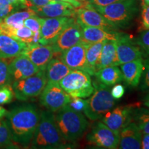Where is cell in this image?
I'll use <instances>...</instances> for the list:
<instances>
[{
  "label": "cell",
  "instance_id": "ab89813d",
  "mask_svg": "<svg viewBox=\"0 0 149 149\" xmlns=\"http://www.w3.org/2000/svg\"><path fill=\"white\" fill-rule=\"evenodd\" d=\"M120 1H122V0H90L89 3L93 6L103 7Z\"/></svg>",
  "mask_w": 149,
  "mask_h": 149
},
{
  "label": "cell",
  "instance_id": "484cf974",
  "mask_svg": "<svg viewBox=\"0 0 149 149\" xmlns=\"http://www.w3.org/2000/svg\"><path fill=\"white\" fill-rule=\"evenodd\" d=\"M106 40L102 42L93 43L87 45L86 53V72L90 75H95L97 72L96 68L100 59L101 52Z\"/></svg>",
  "mask_w": 149,
  "mask_h": 149
},
{
  "label": "cell",
  "instance_id": "ba28073f",
  "mask_svg": "<svg viewBox=\"0 0 149 149\" xmlns=\"http://www.w3.org/2000/svg\"><path fill=\"white\" fill-rule=\"evenodd\" d=\"M71 97L59 86V83L47 81L40 94V103L48 111L57 112L70 103Z\"/></svg>",
  "mask_w": 149,
  "mask_h": 149
},
{
  "label": "cell",
  "instance_id": "8fae6325",
  "mask_svg": "<svg viewBox=\"0 0 149 149\" xmlns=\"http://www.w3.org/2000/svg\"><path fill=\"white\" fill-rule=\"evenodd\" d=\"M135 107V104H128L112 109L102 117V122L112 130L120 134L121 130L133 121Z\"/></svg>",
  "mask_w": 149,
  "mask_h": 149
},
{
  "label": "cell",
  "instance_id": "83f0119b",
  "mask_svg": "<svg viewBox=\"0 0 149 149\" xmlns=\"http://www.w3.org/2000/svg\"><path fill=\"white\" fill-rule=\"evenodd\" d=\"M0 33H5L10 35V37H13L19 41L25 43V44H32L33 38L34 33L31 31L25 26L19 29H14V28L3 26V29Z\"/></svg>",
  "mask_w": 149,
  "mask_h": 149
},
{
  "label": "cell",
  "instance_id": "30bf717a",
  "mask_svg": "<svg viewBox=\"0 0 149 149\" xmlns=\"http://www.w3.org/2000/svg\"><path fill=\"white\" fill-rule=\"evenodd\" d=\"M74 19L72 17L42 18L39 43L45 45L53 44L63 30Z\"/></svg>",
  "mask_w": 149,
  "mask_h": 149
},
{
  "label": "cell",
  "instance_id": "6da1fadb",
  "mask_svg": "<svg viewBox=\"0 0 149 149\" xmlns=\"http://www.w3.org/2000/svg\"><path fill=\"white\" fill-rule=\"evenodd\" d=\"M41 113L32 104L20 106L8 111L6 115L14 142L28 146L40 120Z\"/></svg>",
  "mask_w": 149,
  "mask_h": 149
},
{
  "label": "cell",
  "instance_id": "1f68e13d",
  "mask_svg": "<svg viewBox=\"0 0 149 149\" xmlns=\"http://www.w3.org/2000/svg\"><path fill=\"white\" fill-rule=\"evenodd\" d=\"M14 96V92L10 85L0 88V105L9 104L13 100Z\"/></svg>",
  "mask_w": 149,
  "mask_h": 149
},
{
  "label": "cell",
  "instance_id": "277c9868",
  "mask_svg": "<svg viewBox=\"0 0 149 149\" xmlns=\"http://www.w3.org/2000/svg\"><path fill=\"white\" fill-rule=\"evenodd\" d=\"M93 7L117 29L128 26L139 11L135 0H122L106 6Z\"/></svg>",
  "mask_w": 149,
  "mask_h": 149
},
{
  "label": "cell",
  "instance_id": "52a82bcc",
  "mask_svg": "<svg viewBox=\"0 0 149 149\" xmlns=\"http://www.w3.org/2000/svg\"><path fill=\"white\" fill-rule=\"evenodd\" d=\"M45 70H40L32 76L12 82V88L15 97L21 101L40 95L47 84Z\"/></svg>",
  "mask_w": 149,
  "mask_h": 149
},
{
  "label": "cell",
  "instance_id": "f6af8a7d",
  "mask_svg": "<svg viewBox=\"0 0 149 149\" xmlns=\"http://www.w3.org/2000/svg\"><path fill=\"white\" fill-rule=\"evenodd\" d=\"M7 113H8V111H6L3 107H0V118H2L3 117L6 116Z\"/></svg>",
  "mask_w": 149,
  "mask_h": 149
},
{
  "label": "cell",
  "instance_id": "3957f363",
  "mask_svg": "<svg viewBox=\"0 0 149 149\" xmlns=\"http://www.w3.org/2000/svg\"><path fill=\"white\" fill-rule=\"evenodd\" d=\"M55 119L57 128L66 141L73 142L82 137L88 125L84 115L72 109L68 104L57 111Z\"/></svg>",
  "mask_w": 149,
  "mask_h": 149
},
{
  "label": "cell",
  "instance_id": "ffe728a7",
  "mask_svg": "<svg viewBox=\"0 0 149 149\" xmlns=\"http://www.w3.org/2000/svg\"><path fill=\"white\" fill-rule=\"evenodd\" d=\"M120 70L125 82L131 87H137L140 83L144 70V61L142 58L135 59L120 65Z\"/></svg>",
  "mask_w": 149,
  "mask_h": 149
},
{
  "label": "cell",
  "instance_id": "836d02e7",
  "mask_svg": "<svg viewBox=\"0 0 149 149\" xmlns=\"http://www.w3.org/2000/svg\"><path fill=\"white\" fill-rule=\"evenodd\" d=\"M42 19L37 15L31 16L24 20V24L26 27L32 31L33 33L40 31L42 27Z\"/></svg>",
  "mask_w": 149,
  "mask_h": 149
},
{
  "label": "cell",
  "instance_id": "f907efd6",
  "mask_svg": "<svg viewBox=\"0 0 149 149\" xmlns=\"http://www.w3.org/2000/svg\"><path fill=\"white\" fill-rule=\"evenodd\" d=\"M149 100V93H148V94L146 95V97H145V98H144V100Z\"/></svg>",
  "mask_w": 149,
  "mask_h": 149
},
{
  "label": "cell",
  "instance_id": "9a60e30c",
  "mask_svg": "<svg viewBox=\"0 0 149 149\" xmlns=\"http://www.w3.org/2000/svg\"><path fill=\"white\" fill-rule=\"evenodd\" d=\"M22 55L27 57L40 70H45L55 54L51 44L32 43L27 44Z\"/></svg>",
  "mask_w": 149,
  "mask_h": 149
},
{
  "label": "cell",
  "instance_id": "4fadbf2b",
  "mask_svg": "<svg viewBox=\"0 0 149 149\" xmlns=\"http://www.w3.org/2000/svg\"><path fill=\"white\" fill-rule=\"evenodd\" d=\"M81 29L76 19L68 24L60 35L57 37L55 42L51 44L54 54L61 55L65 51L75 45L81 41Z\"/></svg>",
  "mask_w": 149,
  "mask_h": 149
},
{
  "label": "cell",
  "instance_id": "b9f144b4",
  "mask_svg": "<svg viewBox=\"0 0 149 149\" xmlns=\"http://www.w3.org/2000/svg\"><path fill=\"white\" fill-rule=\"evenodd\" d=\"M141 148L149 149V134H144L142 135Z\"/></svg>",
  "mask_w": 149,
  "mask_h": 149
},
{
  "label": "cell",
  "instance_id": "f35d334b",
  "mask_svg": "<svg viewBox=\"0 0 149 149\" xmlns=\"http://www.w3.org/2000/svg\"><path fill=\"white\" fill-rule=\"evenodd\" d=\"M124 92H125V89H124V86L122 84H116L111 89V94L115 100H120L124 96Z\"/></svg>",
  "mask_w": 149,
  "mask_h": 149
},
{
  "label": "cell",
  "instance_id": "44dd1931",
  "mask_svg": "<svg viewBox=\"0 0 149 149\" xmlns=\"http://www.w3.org/2000/svg\"><path fill=\"white\" fill-rule=\"evenodd\" d=\"M27 44L0 33V58H14L22 55Z\"/></svg>",
  "mask_w": 149,
  "mask_h": 149
},
{
  "label": "cell",
  "instance_id": "bcb514c9",
  "mask_svg": "<svg viewBox=\"0 0 149 149\" xmlns=\"http://www.w3.org/2000/svg\"><path fill=\"white\" fill-rule=\"evenodd\" d=\"M0 3H3V4H12L13 3V4H15L10 0H0Z\"/></svg>",
  "mask_w": 149,
  "mask_h": 149
},
{
  "label": "cell",
  "instance_id": "7a4b0ae2",
  "mask_svg": "<svg viewBox=\"0 0 149 149\" xmlns=\"http://www.w3.org/2000/svg\"><path fill=\"white\" fill-rule=\"evenodd\" d=\"M66 141L61 136L55 122V115L50 111H42L31 146L33 148H59L65 146Z\"/></svg>",
  "mask_w": 149,
  "mask_h": 149
},
{
  "label": "cell",
  "instance_id": "9c48e42d",
  "mask_svg": "<svg viewBox=\"0 0 149 149\" xmlns=\"http://www.w3.org/2000/svg\"><path fill=\"white\" fill-rule=\"evenodd\" d=\"M91 145L107 149L118 148L120 134L115 133L103 122H97L86 137Z\"/></svg>",
  "mask_w": 149,
  "mask_h": 149
},
{
  "label": "cell",
  "instance_id": "681fc988",
  "mask_svg": "<svg viewBox=\"0 0 149 149\" xmlns=\"http://www.w3.org/2000/svg\"><path fill=\"white\" fill-rule=\"evenodd\" d=\"M143 4L144 5L149 4V0H143Z\"/></svg>",
  "mask_w": 149,
  "mask_h": 149
},
{
  "label": "cell",
  "instance_id": "e575fe53",
  "mask_svg": "<svg viewBox=\"0 0 149 149\" xmlns=\"http://www.w3.org/2000/svg\"><path fill=\"white\" fill-rule=\"evenodd\" d=\"M139 85L143 92L149 91V59L144 61V70Z\"/></svg>",
  "mask_w": 149,
  "mask_h": 149
},
{
  "label": "cell",
  "instance_id": "7402d4cb",
  "mask_svg": "<svg viewBox=\"0 0 149 149\" xmlns=\"http://www.w3.org/2000/svg\"><path fill=\"white\" fill-rule=\"evenodd\" d=\"M79 25L81 29V41L87 44L102 42L106 40L117 39L119 33L116 31H107L97 27L87 26L81 24H79Z\"/></svg>",
  "mask_w": 149,
  "mask_h": 149
},
{
  "label": "cell",
  "instance_id": "d6986e66",
  "mask_svg": "<svg viewBox=\"0 0 149 149\" xmlns=\"http://www.w3.org/2000/svg\"><path fill=\"white\" fill-rule=\"evenodd\" d=\"M119 148L122 149L141 148L142 133L135 122H131L121 130Z\"/></svg>",
  "mask_w": 149,
  "mask_h": 149
},
{
  "label": "cell",
  "instance_id": "e0dca14e",
  "mask_svg": "<svg viewBox=\"0 0 149 149\" xmlns=\"http://www.w3.org/2000/svg\"><path fill=\"white\" fill-rule=\"evenodd\" d=\"M37 67L24 55L14 57L10 64L11 81L23 79L40 71Z\"/></svg>",
  "mask_w": 149,
  "mask_h": 149
},
{
  "label": "cell",
  "instance_id": "d6a6232c",
  "mask_svg": "<svg viewBox=\"0 0 149 149\" xmlns=\"http://www.w3.org/2000/svg\"><path fill=\"white\" fill-rule=\"evenodd\" d=\"M136 44L141 48L143 52H145L149 55V30L141 31L140 34L135 40Z\"/></svg>",
  "mask_w": 149,
  "mask_h": 149
},
{
  "label": "cell",
  "instance_id": "ac0fdd59",
  "mask_svg": "<svg viewBox=\"0 0 149 149\" xmlns=\"http://www.w3.org/2000/svg\"><path fill=\"white\" fill-rule=\"evenodd\" d=\"M35 11L37 15L42 17H72L76 15V9L70 3L64 1H55L53 3L41 7H31Z\"/></svg>",
  "mask_w": 149,
  "mask_h": 149
},
{
  "label": "cell",
  "instance_id": "7bdbcfd3",
  "mask_svg": "<svg viewBox=\"0 0 149 149\" xmlns=\"http://www.w3.org/2000/svg\"><path fill=\"white\" fill-rule=\"evenodd\" d=\"M55 1H64V2H66L71 4L72 6H74L75 8H79V7L82 6L83 3L80 1H77V0H55Z\"/></svg>",
  "mask_w": 149,
  "mask_h": 149
},
{
  "label": "cell",
  "instance_id": "5b68a950",
  "mask_svg": "<svg viewBox=\"0 0 149 149\" xmlns=\"http://www.w3.org/2000/svg\"><path fill=\"white\" fill-rule=\"evenodd\" d=\"M93 85L94 91L91 97L86 100L84 113L91 120H97L113 109L115 99L111 95L109 86L104 85L97 80L93 81Z\"/></svg>",
  "mask_w": 149,
  "mask_h": 149
},
{
  "label": "cell",
  "instance_id": "7dc6e473",
  "mask_svg": "<svg viewBox=\"0 0 149 149\" xmlns=\"http://www.w3.org/2000/svg\"><path fill=\"white\" fill-rule=\"evenodd\" d=\"M144 104L145 107L148 108V109H149V100H145Z\"/></svg>",
  "mask_w": 149,
  "mask_h": 149
},
{
  "label": "cell",
  "instance_id": "5bb4252c",
  "mask_svg": "<svg viewBox=\"0 0 149 149\" xmlns=\"http://www.w3.org/2000/svg\"><path fill=\"white\" fill-rule=\"evenodd\" d=\"M82 6L76 9L75 16L77 17L76 19L78 23L87 26L100 28L107 31H116V28L111 25L102 15L93 8L90 3Z\"/></svg>",
  "mask_w": 149,
  "mask_h": 149
},
{
  "label": "cell",
  "instance_id": "f1b7e54d",
  "mask_svg": "<svg viewBox=\"0 0 149 149\" xmlns=\"http://www.w3.org/2000/svg\"><path fill=\"white\" fill-rule=\"evenodd\" d=\"M133 120L138 126L143 134H149V110L135 107L133 111Z\"/></svg>",
  "mask_w": 149,
  "mask_h": 149
},
{
  "label": "cell",
  "instance_id": "cb8c5ba5",
  "mask_svg": "<svg viewBox=\"0 0 149 149\" xmlns=\"http://www.w3.org/2000/svg\"><path fill=\"white\" fill-rule=\"evenodd\" d=\"M71 70L60 58H53L46 66L45 72L48 81L59 83Z\"/></svg>",
  "mask_w": 149,
  "mask_h": 149
},
{
  "label": "cell",
  "instance_id": "ee69618b",
  "mask_svg": "<svg viewBox=\"0 0 149 149\" xmlns=\"http://www.w3.org/2000/svg\"><path fill=\"white\" fill-rule=\"evenodd\" d=\"M15 4L22 7H28L29 8V3L28 2V0H10Z\"/></svg>",
  "mask_w": 149,
  "mask_h": 149
},
{
  "label": "cell",
  "instance_id": "816d5d0a",
  "mask_svg": "<svg viewBox=\"0 0 149 149\" xmlns=\"http://www.w3.org/2000/svg\"><path fill=\"white\" fill-rule=\"evenodd\" d=\"M77 1H84V0H77Z\"/></svg>",
  "mask_w": 149,
  "mask_h": 149
},
{
  "label": "cell",
  "instance_id": "c3c4849f",
  "mask_svg": "<svg viewBox=\"0 0 149 149\" xmlns=\"http://www.w3.org/2000/svg\"><path fill=\"white\" fill-rule=\"evenodd\" d=\"M3 19H0V32H1V30L3 29Z\"/></svg>",
  "mask_w": 149,
  "mask_h": 149
},
{
  "label": "cell",
  "instance_id": "d4e9b609",
  "mask_svg": "<svg viewBox=\"0 0 149 149\" xmlns=\"http://www.w3.org/2000/svg\"><path fill=\"white\" fill-rule=\"evenodd\" d=\"M96 80L107 86H113L124 79L122 72L117 66L104 67L95 74Z\"/></svg>",
  "mask_w": 149,
  "mask_h": 149
},
{
  "label": "cell",
  "instance_id": "d590c367",
  "mask_svg": "<svg viewBox=\"0 0 149 149\" xmlns=\"http://www.w3.org/2000/svg\"><path fill=\"white\" fill-rule=\"evenodd\" d=\"M149 30V4H143L142 11L141 15V23L139 31Z\"/></svg>",
  "mask_w": 149,
  "mask_h": 149
},
{
  "label": "cell",
  "instance_id": "603a6c76",
  "mask_svg": "<svg viewBox=\"0 0 149 149\" xmlns=\"http://www.w3.org/2000/svg\"><path fill=\"white\" fill-rule=\"evenodd\" d=\"M118 65L116 53V39L106 40L97 65V71L104 67Z\"/></svg>",
  "mask_w": 149,
  "mask_h": 149
},
{
  "label": "cell",
  "instance_id": "f546056e",
  "mask_svg": "<svg viewBox=\"0 0 149 149\" xmlns=\"http://www.w3.org/2000/svg\"><path fill=\"white\" fill-rule=\"evenodd\" d=\"M6 120L0 118V148H16Z\"/></svg>",
  "mask_w": 149,
  "mask_h": 149
},
{
  "label": "cell",
  "instance_id": "8992f818",
  "mask_svg": "<svg viewBox=\"0 0 149 149\" xmlns=\"http://www.w3.org/2000/svg\"><path fill=\"white\" fill-rule=\"evenodd\" d=\"M59 84L71 98H87L94 91L91 75L81 70H72L59 81Z\"/></svg>",
  "mask_w": 149,
  "mask_h": 149
},
{
  "label": "cell",
  "instance_id": "4316f807",
  "mask_svg": "<svg viewBox=\"0 0 149 149\" xmlns=\"http://www.w3.org/2000/svg\"><path fill=\"white\" fill-rule=\"evenodd\" d=\"M36 15L35 11L31 7L28 8L26 10L14 12L3 19V26L14 28V29H19L24 26V20L30 17Z\"/></svg>",
  "mask_w": 149,
  "mask_h": 149
},
{
  "label": "cell",
  "instance_id": "7c38bea8",
  "mask_svg": "<svg viewBox=\"0 0 149 149\" xmlns=\"http://www.w3.org/2000/svg\"><path fill=\"white\" fill-rule=\"evenodd\" d=\"M116 53L119 65L142 58L143 51L127 34L119 33L116 39Z\"/></svg>",
  "mask_w": 149,
  "mask_h": 149
},
{
  "label": "cell",
  "instance_id": "60d3db41",
  "mask_svg": "<svg viewBox=\"0 0 149 149\" xmlns=\"http://www.w3.org/2000/svg\"><path fill=\"white\" fill-rule=\"evenodd\" d=\"M55 0H28L29 3V7H41L47 5L48 3H53Z\"/></svg>",
  "mask_w": 149,
  "mask_h": 149
},
{
  "label": "cell",
  "instance_id": "2e32d148",
  "mask_svg": "<svg viewBox=\"0 0 149 149\" xmlns=\"http://www.w3.org/2000/svg\"><path fill=\"white\" fill-rule=\"evenodd\" d=\"M88 44L80 41L60 55V59L71 70H81L86 72V53Z\"/></svg>",
  "mask_w": 149,
  "mask_h": 149
},
{
  "label": "cell",
  "instance_id": "4dcf8cb0",
  "mask_svg": "<svg viewBox=\"0 0 149 149\" xmlns=\"http://www.w3.org/2000/svg\"><path fill=\"white\" fill-rule=\"evenodd\" d=\"M13 58H0V88L9 86L11 81L10 64Z\"/></svg>",
  "mask_w": 149,
  "mask_h": 149
},
{
  "label": "cell",
  "instance_id": "8d00e7d4",
  "mask_svg": "<svg viewBox=\"0 0 149 149\" xmlns=\"http://www.w3.org/2000/svg\"><path fill=\"white\" fill-rule=\"evenodd\" d=\"M19 6L15 4H3L0 3V19H3L9 15H10L13 13L15 12L16 10H17Z\"/></svg>",
  "mask_w": 149,
  "mask_h": 149
},
{
  "label": "cell",
  "instance_id": "74e56055",
  "mask_svg": "<svg viewBox=\"0 0 149 149\" xmlns=\"http://www.w3.org/2000/svg\"><path fill=\"white\" fill-rule=\"evenodd\" d=\"M68 105L72 109L75 110L78 112L84 111L86 105V100H83V98L80 97H73L71 98L70 103Z\"/></svg>",
  "mask_w": 149,
  "mask_h": 149
}]
</instances>
